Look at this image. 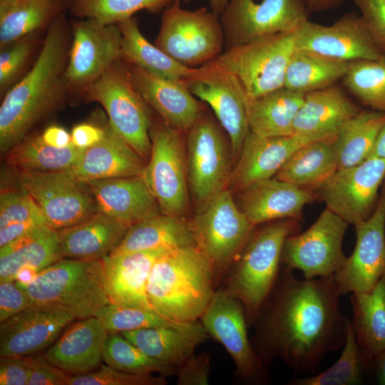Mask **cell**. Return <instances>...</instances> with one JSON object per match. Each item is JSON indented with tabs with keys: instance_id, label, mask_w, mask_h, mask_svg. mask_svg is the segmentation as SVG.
I'll use <instances>...</instances> for the list:
<instances>
[{
	"instance_id": "1",
	"label": "cell",
	"mask_w": 385,
	"mask_h": 385,
	"mask_svg": "<svg viewBox=\"0 0 385 385\" xmlns=\"http://www.w3.org/2000/svg\"><path fill=\"white\" fill-rule=\"evenodd\" d=\"M334 275L301 279L283 267L257 312L254 348L262 362L279 357L294 372L317 373L324 357L342 348L350 319L339 307Z\"/></svg>"
},
{
	"instance_id": "2",
	"label": "cell",
	"mask_w": 385,
	"mask_h": 385,
	"mask_svg": "<svg viewBox=\"0 0 385 385\" xmlns=\"http://www.w3.org/2000/svg\"><path fill=\"white\" fill-rule=\"evenodd\" d=\"M64 18L51 23L30 71L4 96L0 106V150H10L60 102L68 88L69 47Z\"/></svg>"
},
{
	"instance_id": "3",
	"label": "cell",
	"mask_w": 385,
	"mask_h": 385,
	"mask_svg": "<svg viewBox=\"0 0 385 385\" xmlns=\"http://www.w3.org/2000/svg\"><path fill=\"white\" fill-rule=\"evenodd\" d=\"M215 271L197 246L167 251L149 274L146 292L152 309L173 322L197 320L215 292Z\"/></svg>"
},
{
	"instance_id": "4",
	"label": "cell",
	"mask_w": 385,
	"mask_h": 385,
	"mask_svg": "<svg viewBox=\"0 0 385 385\" xmlns=\"http://www.w3.org/2000/svg\"><path fill=\"white\" fill-rule=\"evenodd\" d=\"M299 230L296 220L267 222L253 230L239 254L225 289L242 304L250 322H254L277 281L287 238Z\"/></svg>"
},
{
	"instance_id": "5",
	"label": "cell",
	"mask_w": 385,
	"mask_h": 385,
	"mask_svg": "<svg viewBox=\"0 0 385 385\" xmlns=\"http://www.w3.org/2000/svg\"><path fill=\"white\" fill-rule=\"evenodd\" d=\"M102 274V260L61 258L38 272L28 284L17 286L27 292L33 305L67 309L81 319L95 317L111 302Z\"/></svg>"
},
{
	"instance_id": "6",
	"label": "cell",
	"mask_w": 385,
	"mask_h": 385,
	"mask_svg": "<svg viewBox=\"0 0 385 385\" xmlns=\"http://www.w3.org/2000/svg\"><path fill=\"white\" fill-rule=\"evenodd\" d=\"M295 50L294 33H278L225 49L212 62L233 76L250 100L284 87Z\"/></svg>"
},
{
	"instance_id": "7",
	"label": "cell",
	"mask_w": 385,
	"mask_h": 385,
	"mask_svg": "<svg viewBox=\"0 0 385 385\" xmlns=\"http://www.w3.org/2000/svg\"><path fill=\"white\" fill-rule=\"evenodd\" d=\"M154 44L178 63L199 68L215 60L225 50L219 17L205 7L185 9L181 0L163 11Z\"/></svg>"
},
{
	"instance_id": "8",
	"label": "cell",
	"mask_w": 385,
	"mask_h": 385,
	"mask_svg": "<svg viewBox=\"0 0 385 385\" xmlns=\"http://www.w3.org/2000/svg\"><path fill=\"white\" fill-rule=\"evenodd\" d=\"M88 100L100 103L112 128L144 160L151 152L148 104L131 79L123 60L114 63L85 90Z\"/></svg>"
},
{
	"instance_id": "9",
	"label": "cell",
	"mask_w": 385,
	"mask_h": 385,
	"mask_svg": "<svg viewBox=\"0 0 385 385\" xmlns=\"http://www.w3.org/2000/svg\"><path fill=\"white\" fill-rule=\"evenodd\" d=\"M222 129L202 111L185 133L188 187L197 213L230 184L232 156Z\"/></svg>"
},
{
	"instance_id": "10",
	"label": "cell",
	"mask_w": 385,
	"mask_h": 385,
	"mask_svg": "<svg viewBox=\"0 0 385 385\" xmlns=\"http://www.w3.org/2000/svg\"><path fill=\"white\" fill-rule=\"evenodd\" d=\"M182 133L165 122L151 125V152L142 175L161 213L185 218L190 192Z\"/></svg>"
},
{
	"instance_id": "11",
	"label": "cell",
	"mask_w": 385,
	"mask_h": 385,
	"mask_svg": "<svg viewBox=\"0 0 385 385\" xmlns=\"http://www.w3.org/2000/svg\"><path fill=\"white\" fill-rule=\"evenodd\" d=\"M349 225L326 207L308 229L287 238L282 265L299 270L306 279L334 276L347 257L342 244Z\"/></svg>"
},
{
	"instance_id": "12",
	"label": "cell",
	"mask_w": 385,
	"mask_h": 385,
	"mask_svg": "<svg viewBox=\"0 0 385 385\" xmlns=\"http://www.w3.org/2000/svg\"><path fill=\"white\" fill-rule=\"evenodd\" d=\"M305 0H227L219 16L225 49L278 33H294L309 19Z\"/></svg>"
},
{
	"instance_id": "13",
	"label": "cell",
	"mask_w": 385,
	"mask_h": 385,
	"mask_svg": "<svg viewBox=\"0 0 385 385\" xmlns=\"http://www.w3.org/2000/svg\"><path fill=\"white\" fill-rule=\"evenodd\" d=\"M19 183L39 207L47 226L56 231L98 212L88 185L69 170L19 173Z\"/></svg>"
},
{
	"instance_id": "14",
	"label": "cell",
	"mask_w": 385,
	"mask_h": 385,
	"mask_svg": "<svg viewBox=\"0 0 385 385\" xmlns=\"http://www.w3.org/2000/svg\"><path fill=\"white\" fill-rule=\"evenodd\" d=\"M196 245L215 270L239 255L255 230L227 188L215 197L190 221Z\"/></svg>"
},
{
	"instance_id": "15",
	"label": "cell",
	"mask_w": 385,
	"mask_h": 385,
	"mask_svg": "<svg viewBox=\"0 0 385 385\" xmlns=\"http://www.w3.org/2000/svg\"><path fill=\"white\" fill-rule=\"evenodd\" d=\"M200 319L208 335L231 356L244 379L253 384L269 381L265 364L249 340L245 310L237 298L226 289L215 291Z\"/></svg>"
},
{
	"instance_id": "16",
	"label": "cell",
	"mask_w": 385,
	"mask_h": 385,
	"mask_svg": "<svg viewBox=\"0 0 385 385\" xmlns=\"http://www.w3.org/2000/svg\"><path fill=\"white\" fill-rule=\"evenodd\" d=\"M65 78L68 88L85 90L122 60V34L116 24L91 19L72 22Z\"/></svg>"
},
{
	"instance_id": "17",
	"label": "cell",
	"mask_w": 385,
	"mask_h": 385,
	"mask_svg": "<svg viewBox=\"0 0 385 385\" xmlns=\"http://www.w3.org/2000/svg\"><path fill=\"white\" fill-rule=\"evenodd\" d=\"M384 179L385 159L371 157L359 165L338 168L317 188L327 208L354 225L374 211Z\"/></svg>"
},
{
	"instance_id": "18",
	"label": "cell",
	"mask_w": 385,
	"mask_h": 385,
	"mask_svg": "<svg viewBox=\"0 0 385 385\" xmlns=\"http://www.w3.org/2000/svg\"><path fill=\"white\" fill-rule=\"evenodd\" d=\"M185 83L197 98L212 108L227 133L231 156L237 160L250 131L247 98L240 84L233 76L212 61L197 68Z\"/></svg>"
},
{
	"instance_id": "19",
	"label": "cell",
	"mask_w": 385,
	"mask_h": 385,
	"mask_svg": "<svg viewBox=\"0 0 385 385\" xmlns=\"http://www.w3.org/2000/svg\"><path fill=\"white\" fill-rule=\"evenodd\" d=\"M296 49L344 61L379 60L385 53L375 42L360 15L346 13L329 26L306 19L294 32Z\"/></svg>"
},
{
	"instance_id": "20",
	"label": "cell",
	"mask_w": 385,
	"mask_h": 385,
	"mask_svg": "<svg viewBox=\"0 0 385 385\" xmlns=\"http://www.w3.org/2000/svg\"><path fill=\"white\" fill-rule=\"evenodd\" d=\"M354 227V249L334 274L341 295L369 292L385 274L384 184L371 215Z\"/></svg>"
},
{
	"instance_id": "21",
	"label": "cell",
	"mask_w": 385,
	"mask_h": 385,
	"mask_svg": "<svg viewBox=\"0 0 385 385\" xmlns=\"http://www.w3.org/2000/svg\"><path fill=\"white\" fill-rule=\"evenodd\" d=\"M76 319L67 309L34 305L0 325V356H31L51 346Z\"/></svg>"
},
{
	"instance_id": "22",
	"label": "cell",
	"mask_w": 385,
	"mask_h": 385,
	"mask_svg": "<svg viewBox=\"0 0 385 385\" xmlns=\"http://www.w3.org/2000/svg\"><path fill=\"white\" fill-rule=\"evenodd\" d=\"M317 140L320 139L298 135L265 137L250 131L232 170L230 184L241 191L274 177L299 148Z\"/></svg>"
},
{
	"instance_id": "23",
	"label": "cell",
	"mask_w": 385,
	"mask_h": 385,
	"mask_svg": "<svg viewBox=\"0 0 385 385\" xmlns=\"http://www.w3.org/2000/svg\"><path fill=\"white\" fill-rule=\"evenodd\" d=\"M240 192L237 205L255 227L279 220H302L304 206L316 198L309 189L274 177L257 182Z\"/></svg>"
},
{
	"instance_id": "24",
	"label": "cell",
	"mask_w": 385,
	"mask_h": 385,
	"mask_svg": "<svg viewBox=\"0 0 385 385\" xmlns=\"http://www.w3.org/2000/svg\"><path fill=\"white\" fill-rule=\"evenodd\" d=\"M171 249L111 254L102 259V281L111 302L152 309L146 287L151 268L163 254Z\"/></svg>"
},
{
	"instance_id": "25",
	"label": "cell",
	"mask_w": 385,
	"mask_h": 385,
	"mask_svg": "<svg viewBox=\"0 0 385 385\" xmlns=\"http://www.w3.org/2000/svg\"><path fill=\"white\" fill-rule=\"evenodd\" d=\"M128 66L133 83L148 106L165 123L186 133L202 108L185 81L162 78L138 66Z\"/></svg>"
},
{
	"instance_id": "26",
	"label": "cell",
	"mask_w": 385,
	"mask_h": 385,
	"mask_svg": "<svg viewBox=\"0 0 385 385\" xmlns=\"http://www.w3.org/2000/svg\"><path fill=\"white\" fill-rule=\"evenodd\" d=\"M98 211L128 227L161 214L143 175L86 182Z\"/></svg>"
},
{
	"instance_id": "27",
	"label": "cell",
	"mask_w": 385,
	"mask_h": 385,
	"mask_svg": "<svg viewBox=\"0 0 385 385\" xmlns=\"http://www.w3.org/2000/svg\"><path fill=\"white\" fill-rule=\"evenodd\" d=\"M108 334L96 317L81 319L68 326L43 356L70 376L91 373L101 365Z\"/></svg>"
},
{
	"instance_id": "28",
	"label": "cell",
	"mask_w": 385,
	"mask_h": 385,
	"mask_svg": "<svg viewBox=\"0 0 385 385\" xmlns=\"http://www.w3.org/2000/svg\"><path fill=\"white\" fill-rule=\"evenodd\" d=\"M103 139L84 149L69 170L83 182L142 175L143 159L112 128L105 127Z\"/></svg>"
},
{
	"instance_id": "29",
	"label": "cell",
	"mask_w": 385,
	"mask_h": 385,
	"mask_svg": "<svg viewBox=\"0 0 385 385\" xmlns=\"http://www.w3.org/2000/svg\"><path fill=\"white\" fill-rule=\"evenodd\" d=\"M360 111L335 84L307 93L295 117L293 133L319 139L334 137Z\"/></svg>"
},
{
	"instance_id": "30",
	"label": "cell",
	"mask_w": 385,
	"mask_h": 385,
	"mask_svg": "<svg viewBox=\"0 0 385 385\" xmlns=\"http://www.w3.org/2000/svg\"><path fill=\"white\" fill-rule=\"evenodd\" d=\"M145 354L177 369L208 337L200 322H174L170 324L120 333Z\"/></svg>"
},
{
	"instance_id": "31",
	"label": "cell",
	"mask_w": 385,
	"mask_h": 385,
	"mask_svg": "<svg viewBox=\"0 0 385 385\" xmlns=\"http://www.w3.org/2000/svg\"><path fill=\"white\" fill-rule=\"evenodd\" d=\"M129 227L101 212L57 231L61 258L102 260L121 242Z\"/></svg>"
},
{
	"instance_id": "32",
	"label": "cell",
	"mask_w": 385,
	"mask_h": 385,
	"mask_svg": "<svg viewBox=\"0 0 385 385\" xmlns=\"http://www.w3.org/2000/svg\"><path fill=\"white\" fill-rule=\"evenodd\" d=\"M61 258L57 231L47 225L36 227L0 247V282L14 281L23 267L39 272Z\"/></svg>"
},
{
	"instance_id": "33",
	"label": "cell",
	"mask_w": 385,
	"mask_h": 385,
	"mask_svg": "<svg viewBox=\"0 0 385 385\" xmlns=\"http://www.w3.org/2000/svg\"><path fill=\"white\" fill-rule=\"evenodd\" d=\"M192 245L197 246L190 221L161 213L130 226L111 254Z\"/></svg>"
},
{
	"instance_id": "34",
	"label": "cell",
	"mask_w": 385,
	"mask_h": 385,
	"mask_svg": "<svg viewBox=\"0 0 385 385\" xmlns=\"http://www.w3.org/2000/svg\"><path fill=\"white\" fill-rule=\"evenodd\" d=\"M304 93L285 87L254 99H247V117L251 132L265 137L294 135L293 124Z\"/></svg>"
},
{
	"instance_id": "35",
	"label": "cell",
	"mask_w": 385,
	"mask_h": 385,
	"mask_svg": "<svg viewBox=\"0 0 385 385\" xmlns=\"http://www.w3.org/2000/svg\"><path fill=\"white\" fill-rule=\"evenodd\" d=\"M122 34L121 59L128 65L138 66L158 76L185 81L197 68H189L178 63L141 33L138 20L133 16L116 24Z\"/></svg>"
},
{
	"instance_id": "36",
	"label": "cell",
	"mask_w": 385,
	"mask_h": 385,
	"mask_svg": "<svg viewBox=\"0 0 385 385\" xmlns=\"http://www.w3.org/2000/svg\"><path fill=\"white\" fill-rule=\"evenodd\" d=\"M351 304L356 340L372 363L385 349V274L371 291L352 293Z\"/></svg>"
},
{
	"instance_id": "37",
	"label": "cell",
	"mask_w": 385,
	"mask_h": 385,
	"mask_svg": "<svg viewBox=\"0 0 385 385\" xmlns=\"http://www.w3.org/2000/svg\"><path fill=\"white\" fill-rule=\"evenodd\" d=\"M334 138L303 145L287 160L274 178L301 188H317L339 168Z\"/></svg>"
},
{
	"instance_id": "38",
	"label": "cell",
	"mask_w": 385,
	"mask_h": 385,
	"mask_svg": "<svg viewBox=\"0 0 385 385\" xmlns=\"http://www.w3.org/2000/svg\"><path fill=\"white\" fill-rule=\"evenodd\" d=\"M62 0H0V46L26 38L61 14Z\"/></svg>"
},
{
	"instance_id": "39",
	"label": "cell",
	"mask_w": 385,
	"mask_h": 385,
	"mask_svg": "<svg viewBox=\"0 0 385 385\" xmlns=\"http://www.w3.org/2000/svg\"><path fill=\"white\" fill-rule=\"evenodd\" d=\"M349 63L296 49L287 68L284 87L304 94L327 88L343 78Z\"/></svg>"
},
{
	"instance_id": "40",
	"label": "cell",
	"mask_w": 385,
	"mask_h": 385,
	"mask_svg": "<svg viewBox=\"0 0 385 385\" xmlns=\"http://www.w3.org/2000/svg\"><path fill=\"white\" fill-rule=\"evenodd\" d=\"M385 124V112L360 111L338 131L334 140L339 168L359 165L368 159Z\"/></svg>"
},
{
	"instance_id": "41",
	"label": "cell",
	"mask_w": 385,
	"mask_h": 385,
	"mask_svg": "<svg viewBox=\"0 0 385 385\" xmlns=\"http://www.w3.org/2000/svg\"><path fill=\"white\" fill-rule=\"evenodd\" d=\"M84 149L71 145L58 148L46 144L40 135L24 138L8 152V163L19 173L70 170Z\"/></svg>"
},
{
	"instance_id": "42",
	"label": "cell",
	"mask_w": 385,
	"mask_h": 385,
	"mask_svg": "<svg viewBox=\"0 0 385 385\" xmlns=\"http://www.w3.org/2000/svg\"><path fill=\"white\" fill-rule=\"evenodd\" d=\"M343 349L337 361L326 370L304 377H294L289 385L360 384L372 371V363L358 344L351 324L348 326Z\"/></svg>"
},
{
	"instance_id": "43",
	"label": "cell",
	"mask_w": 385,
	"mask_h": 385,
	"mask_svg": "<svg viewBox=\"0 0 385 385\" xmlns=\"http://www.w3.org/2000/svg\"><path fill=\"white\" fill-rule=\"evenodd\" d=\"M47 225L44 216L30 195L21 191L1 190L0 195V247L34 228Z\"/></svg>"
},
{
	"instance_id": "44",
	"label": "cell",
	"mask_w": 385,
	"mask_h": 385,
	"mask_svg": "<svg viewBox=\"0 0 385 385\" xmlns=\"http://www.w3.org/2000/svg\"><path fill=\"white\" fill-rule=\"evenodd\" d=\"M105 363L118 370L133 374L170 376L177 368L153 358L130 342L120 333H108L103 349Z\"/></svg>"
},
{
	"instance_id": "45",
	"label": "cell",
	"mask_w": 385,
	"mask_h": 385,
	"mask_svg": "<svg viewBox=\"0 0 385 385\" xmlns=\"http://www.w3.org/2000/svg\"><path fill=\"white\" fill-rule=\"evenodd\" d=\"M175 0H72L70 9L79 19H91L103 24H118L138 11L163 12Z\"/></svg>"
},
{
	"instance_id": "46",
	"label": "cell",
	"mask_w": 385,
	"mask_h": 385,
	"mask_svg": "<svg viewBox=\"0 0 385 385\" xmlns=\"http://www.w3.org/2000/svg\"><path fill=\"white\" fill-rule=\"evenodd\" d=\"M344 85L372 110L385 112V58L351 61Z\"/></svg>"
},
{
	"instance_id": "47",
	"label": "cell",
	"mask_w": 385,
	"mask_h": 385,
	"mask_svg": "<svg viewBox=\"0 0 385 385\" xmlns=\"http://www.w3.org/2000/svg\"><path fill=\"white\" fill-rule=\"evenodd\" d=\"M108 333L133 331L172 324L154 310L142 307L125 306L109 302L96 316Z\"/></svg>"
},
{
	"instance_id": "48",
	"label": "cell",
	"mask_w": 385,
	"mask_h": 385,
	"mask_svg": "<svg viewBox=\"0 0 385 385\" xmlns=\"http://www.w3.org/2000/svg\"><path fill=\"white\" fill-rule=\"evenodd\" d=\"M163 376L128 373L101 364L96 371L70 376L68 385H164Z\"/></svg>"
},
{
	"instance_id": "49",
	"label": "cell",
	"mask_w": 385,
	"mask_h": 385,
	"mask_svg": "<svg viewBox=\"0 0 385 385\" xmlns=\"http://www.w3.org/2000/svg\"><path fill=\"white\" fill-rule=\"evenodd\" d=\"M34 41L24 38L1 48L0 88L4 91L24 68L34 49Z\"/></svg>"
},
{
	"instance_id": "50",
	"label": "cell",
	"mask_w": 385,
	"mask_h": 385,
	"mask_svg": "<svg viewBox=\"0 0 385 385\" xmlns=\"http://www.w3.org/2000/svg\"><path fill=\"white\" fill-rule=\"evenodd\" d=\"M376 44L385 53V0H353Z\"/></svg>"
},
{
	"instance_id": "51",
	"label": "cell",
	"mask_w": 385,
	"mask_h": 385,
	"mask_svg": "<svg viewBox=\"0 0 385 385\" xmlns=\"http://www.w3.org/2000/svg\"><path fill=\"white\" fill-rule=\"evenodd\" d=\"M34 357L11 356L0 358V385H28Z\"/></svg>"
},
{
	"instance_id": "52",
	"label": "cell",
	"mask_w": 385,
	"mask_h": 385,
	"mask_svg": "<svg viewBox=\"0 0 385 385\" xmlns=\"http://www.w3.org/2000/svg\"><path fill=\"white\" fill-rule=\"evenodd\" d=\"M32 306L27 292L15 281L0 282V323Z\"/></svg>"
},
{
	"instance_id": "53",
	"label": "cell",
	"mask_w": 385,
	"mask_h": 385,
	"mask_svg": "<svg viewBox=\"0 0 385 385\" xmlns=\"http://www.w3.org/2000/svg\"><path fill=\"white\" fill-rule=\"evenodd\" d=\"M210 359L207 353L191 356L178 369L177 384L207 385Z\"/></svg>"
},
{
	"instance_id": "54",
	"label": "cell",
	"mask_w": 385,
	"mask_h": 385,
	"mask_svg": "<svg viewBox=\"0 0 385 385\" xmlns=\"http://www.w3.org/2000/svg\"><path fill=\"white\" fill-rule=\"evenodd\" d=\"M34 357V366L28 385H68V374L48 362L43 355Z\"/></svg>"
},
{
	"instance_id": "55",
	"label": "cell",
	"mask_w": 385,
	"mask_h": 385,
	"mask_svg": "<svg viewBox=\"0 0 385 385\" xmlns=\"http://www.w3.org/2000/svg\"><path fill=\"white\" fill-rule=\"evenodd\" d=\"M104 127L82 123L76 125L71 130V142L73 145L86 149L99 143L104 137Z\"/></svg>"
},
{
	"instance_id": "56",
	"label": "cell",
	"mask_w": 385,
	"mask_h": 385,
	"mask_svg": "<svg viewBox=\"0 0 385 385\" xmlns=\"http://www.w3.org/2000/svg\"><path fill=\"white\" fill-rule=\"evenodd\" d=\"M39 135L46 144L52 147L63 148L72 144L71 134L58 125L47 127Z\"/></svg>"
},
{
	"instance_id": "57",
	"label": "cell",
	"mask_w": 385,
	"mask_h": 385,
	"mask_svg": "<svg viewBox=\"0 0 385 385\" xmlns=\"http://www.w3.org/2000/svg\"><path fill=\"white\" fill-rule=\"evenodd\" d=\"M344 0H305L310 12H320L334 9L343 4Z\"/></svg>"
},
{
	"instance_id": "58",
	"label": "cell",
	"mask_w": 385,
	"mask_h": 385,
	"mask_svg": "<svg viewBox=\"0 0 385 385\" xmlns=\"http://www.w3.org/2000/svg\"><path fill=\"white\" fill-rule=\"evenodd\" d=\"M372 371H374L379 383L385 385V349L374 358Z\"/></svg>"
},
{
	"instance_id": "59",
	"label": "cell",
	"mask_w": 385,
	"mask_h": 385,
	"mask_svg": "<svg viewBox=\"0 0 385 385\" xmlns=\"http://www.w3.org/2000/svg\"><path fill=\"white\" fill-rule=\"evenodd\" d=\"M38 272L34 268L25 267L21 268L15 277V283L18 286H24L30 283L37 275Z\"/></svg>"
},
{
	"instance_id": "60",
	"label": "cell",
	"mask_w": 385,
	"mask_h": 385,
	"mask_svg": "<svg viewBox=\"0 0 385 385\" xmlns=\"http://www.w3.org/2000/svg\"><path fill=\"white\" fill-rule=\"evenodd\" d=\"M371 157L385 159V124L379 133L369 158Z\"/></svg>"
},
{
	"instance_id": "61",
	"label": "cell",
	"mask_w": 385,
	"mask_h": 385,
	"mask_svg": "<svg viewBox=\"0 0 385 385\" xmlns=\"http://www.w3.org/2000/svg\"><path fill=\"white\" fill-rule=\"evenodd\" d=\"M185 4H188L190 0H181ZM210 10L217 16H220L226 6L227 0H208Z\"/></svg>"
},
{
	"instance_id": "62",
	"label": "cell",
	"mask_w": 385,
	"mask_h": 385,
	"mask_svg": "<svg viewBox=\"0 0 385 385\" xmlns=\"http://www.w3.org/2000/svg\"><path fill=\"white\" fill-rule=\"evenodd\" d=\"M383 184H384V185H385V179H384V183H383Z\"/></svg>"
}]
</instances>
